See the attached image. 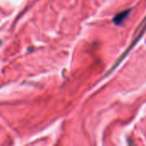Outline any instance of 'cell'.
I'll return each mask as SVG.
<instances>
[{
	"label": "cell",
	"instance_id": "obj_1",
	"mask_svg": "<svg viewBox=\"0 0 146 146\" xmlns=\"http://www.w3.org/2000/svg\"><path fill=\"white\" fill-rule=\"evenodd\" d=\"M130 12H131V9H127V10H124V11L121 12L120 14L116 15L114 19V22L116 25H121L123 22V21L127 17V15Z\"/></svg>",
	"mask_w": 146,
	"mask_h": 146
}]
</instances>
